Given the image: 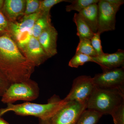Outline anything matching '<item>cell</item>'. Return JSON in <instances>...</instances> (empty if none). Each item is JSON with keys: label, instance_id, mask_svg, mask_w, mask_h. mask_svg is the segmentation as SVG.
Wrapping results in <instances>:
<instances>
[{"label": "cell", "instance_id": "cell-17", "mask_svg": "<svg viewBox=\"0 0 124 124\" xmlns=\"http://www.w3.org/2000/svg\"><path fill=\"white\" fill-rule=\"evenodd\" d=\"M79 40V42L76 50V54H83L92 57L98 56L93 48L90 40L84 38H80Z\"/></svg>", "mask_w": 124, "mask_h": 124}, {"label": "cell", "instance_id": "cell-12", "mask_svg": "<svg viewBox=\"0 0 124 124\" xmlns=\"http://www.w3.org/2000/svg\"><path fill=\"white\" fill-rule=\"evenodd\" d=\"M25 0H5L1 11L10 22H15L24 16Z\"/></svg>", "mask_w": 124, "mask_h": 124}, {"label": "cell", "instance_id": "cell-27", "mask_svg": "<svg viewBox=\"0 0 124 124\" xmlns=\"http://www.w3.org/2000/svg\"><path fill=\"white\" fill-rule=\"evenodd\" d=\"M40 124H51V119L42 120H40Z\"/></svg>", "mask_w": 124, "mask_h": 124}, {"label": "cell", "instance_id": "cell-3", "mask_svg": "<svg viewBox=\"0 0 124 124\" xmlns=\"http://www.w3.org/2000/svg\"><path fill=\"white\" fill-rule=\"evenodd\" d=\"M124 103V92L117 89L101 88L94 86L87 101L86 108L99 112L103 115H111Z\"/></svg>", "mask_w": 124, "mask_h": 124}, {"label": "cell", "instance_id": "cell-1", "mask_svg": "<svg viewBox=\"0 0 124 124\" xmlns=\"http://www.w3.org/2000/svg\"><path fill=\"white\" fill-rule=\"evenodd\" d=\"M35 68L10 36L0 37V73L10 85L30 79Z\"/></svg>", "mask_w": 124, "mask_h": 124}, {"label": "cell", "instance_id": "cell-21", "mask_svg": "<svg viewBox=\"0 0 124 124\" xmlns=\"http://www.w3.org/2000/svg\"><path fill=\"white\" fill-rule=\"evenodd\" d=\"M26 6L23 16L30 15L38 12L40 6V0H26Z\"/></svg>", "mask_w": 124, "mask_h": 124}, {"label": "cell", "instance_id": "cell-29", "mask_svg": "<svg viewBox=\"0 0 124 124\" xmlns=\"http://www.w3.org/2000/svg\"><path fill=\"white\" fill-rule=\"evenodd\" d=\"M4 0H0V10H1L2 9L3 5H4Z\"/></svg>", "mask_w": 124, "mask_h": 124}, {"label": "cell", "instance_id": "cell-5", "mask_svg": "<svg viewBox=\"0 0 124 124\" xmlns=\"http://www.w3.org/2000/svg\"><path fill=\"white\" fill-rule=\"evenodd\" d=\"M94 86L101 88L117 89L124 92V67L103 71L93 78Z\"/></svg>", "mask_w": 124, "mask_h": 124}, {"label": "cell", "instance_id": "cell-26", "mask_svg": "<svg viewBox=\"0 0 124 124\" xmlns=\"http://www.w3.org/2000/svg\"><path fill=\"white\" fill-rule=\"evenodd\" d=\"M108 2L112 4L121 7L124 3V1L123 0H107Z\"/></svg>", "mask_w": 124, "mask_h": 124}, {"label": "cell", "instance_id": "cell-13", "mask_svg": "<svg viewBox=\"0 0 124 124\" xmlns=\"http://www.w3.org/2000/svg\"><path fill=\"white\" fill-rule=\"evenodd\" d=\"M93 33L97 32L98 8V4L89 6L78 13Z\"/></svg>", "mask_w": 124, "mask_h": 124}, {"label": "cell", "instance_id": "cell-9", "mask_svg": "<svg viewBox=\"0 0 124 124\" xmlns=\"http://www.w3.org/2000/svg\"><path fill=\"white\" fill-rule=\"evenodd\" d=\"M20 50L28 60L35 67L39 66L49 58L38 39L33 36Z\"/></svg>", "mask_w": 124, "mask_h": 124}, {"label": "cell", "instance_id": "cell-7", "mask_svg": "<svg viewBox=\"0 0 124 124\" xmlns=\"http://www.w3.org/2000/svg\"><path fill=\"white\" fill-rule=\"evenodd\" d=\"M98 8V32L114 31L116 29V15L120 6L108 2L107 0H100Z\"/></svg>", "mask_w": 124, "mask_h": 124}, {"label": "cell", "instance_id": "cell-11", "mask_svg": "<svg viewBox=\"0 0 124 124\" xmlns=\"http://www.w3.org/2000/svg\"><path fill=\"white\" fill-rule=\"evenodd\" d=\"M58 35L57 31L52 25L45 30L38 37V41L49 58L57 54Z\"/></svg>", "mask_w": 124, "mask_h": 124}, {"label": "cell", "instance_id": "cell-10", "mask_svg": "<svg viewBox=\"0 0 124 124\" xmlns=\"http://www.w3.org/2000/svg\"><path fill=\"white\" fill-rule=\"evenodd\" d=\"M96 63L101 67L103 71L124 67V51L119 49L112 54L104 53L93 57Z\"/></svg>", "mask_w": 124, "mask_h": 124}, {"label": "cell", "instance_id": "cell-23", "mask_svg": "<svg viewBox=\"0 0 124 124\" xmlns=\"http://www.w3.org/2000/svg\"><path fill=\"white\" fill-rule=\"evenodd\" d=\"M111 115L115 124H124V103L116 108Z\"/></svg>", "mask_w": 124, "mask_h": 124}, {"label": "cell", "instance_id": "cell-8", "mask_svg": "<svg viewBox=\"0 0 124 124\" xmlns=\"http://www.w3.org/2000/svg\"><path fill=\"white\" fill-rule=\"evenodd\" d=\"M86 109V103L75 101L67 102L51 118V124H76Z\"/></svg>", "mask_w": 124, "mask_h": 124}, {"label": "cell", "instance_id": "cell-6", "mask_svg": "<svg viewBox=\"0 0 124 124\" xmlns=\"http://www.w3.org/2000/svg\"><path fill=\"white\" fill-rule=\"evenodd\" d=\"M94 87L93 78L90 76L78 77L73 80L70 91L63 100L66 102L87 103Z\"/></svg>", "mask_w": 124, "mask_h": 124}, {"label": "cell", "instance_id": "cell-4", "mask_svg": "<svg viewBox=\"0 0 124 124\" xmlns=\"http://www.w3.org/2000/svg\"><path fill=\"white\" fill-rule=\"evenodd\" d=\"M37 83L31 79L11 84L2 96L1 101L6 104L19 101L29 102L37 99L39 94Z\"/></svg>", "mask_w": 124, "mask_h": 124}, {"label": "cell", "instance_id": "cell-14", "mask_svg": "<svg viewBox=\"0 0 124 124\" xmlns=\"http://www.w3.org/2000/svg\"><path fill=\"white\" fill-rule=\"evenodd\" d=\"M73 21L77 27V35L79 38H84L90 40L94 33L79 13H75Z\"/></svg>", "mask_w": 124, "mask_h": 124}, {"label": "cell", "instance_id": "cell-25", "mask_svg": "<svg viewBox=\"0 0 124 124\" xmlns=\"http://www.w3.org/2000/svg\"><path fill=\"white\" fill-rule=\"evenodd\" d=\"M10 85L0 73V96L2 97Z\"/></svg>", "mask_w": 124, "mask_h": 124}, {"label": "cell", "instance_id": "cell-19", "mask_svg": "<svg viewBox=\"0 0 124 124\" xmlns=\"http://www.w3.org/2000/svg\"><path fill=\"white\" fill-rule=\"evenodd\" d=\"M88 62L95 63L93 57L82 54H76L69 62V66L72 68H77Z\"/></svg>", "mask_w": 124, "mask_h": 124}, {"label": "cell", "instance_id": "cell-15", "mask_svg": "<svg viewBox=\"0 0 124 124\" xmlns=\"http://www.w3.org/2000/svg\"><path fill=\"white\" fill-rule=\"evenodd\" d=\"M51 25L50 15L41 14L33 25L32 29V36L38 39L41 34Z\"/></svg>", "mask_w": 124, "mask_h": 124}, {"label": "cell", "instance_id": "cell-22", "mask_svg": "<svg viewBox=\"0 0 124 124\" xmlns=\"http://www.w3.org/2000/svg\"><path fill=\"white\" fill-rule=\"evenodd\" d=\"M10 22L0 10V37L9 34Z\"/></svg>", "mask_w": 124, "mask_h": 124}, {"label": "cell", "instance_id": "cell-16", "mask_svg": "<svg viewBox=\"0 0 124 124\" xmlns=\"http://www.w3.org/2000/svg\"><path fill=\"white\" fill-rule=\"evenodd\" d=\"M102 116L96 111L86 108L80 116L76 124H97Z\"/></svg>", "mask_w": 124, "mask_h": 124}, {"label": "cell", "instance_id": "cell-18", "mask_svg": "<svg viewBox=\"0 0 124 124\" xmlns=\"http://www.w3.org/2000/svg\"><path fill=\"white\" fill-rule=\"evenodd\" d=\"M99 0H70V4L67 5L66 11L70 12L73 10L77 11L78 13L88 7L94 4H98Z\"/></svg>", "mask_w": 124, "mask_h": 124}, {"label": "cell", "instance_id": "cell-24", "mask_svg": "<svg viewBox=\"0 0 124 124\" xmlns=\"http://www.w3.org/2000/svg\"><path fill=\"white\" fill-rule=\"evenodd\" d=\"M100 35L101 34L97 32L94 33V35L90 39L92 46L98 56L102 55L104 53L102 49Z\"/></svg>", "mask_w": 124, "mask_h": 124}, {"label": "cell", "instance_id": "cell-28", "mask_svg": "<svg viewBox=\"0 0 124 124\" xmlns=\"http://www.w3.org/2000/svg\"><path fill=\"white\" fill-rule=\"evenodd\" d=\"M0 124H9L0 116Z\"/></svg>", "mask_w": 124, "mask_h": 124}, {"label": "cell", "instance_id": "cell-20", "mask_svg": "<svg viewBox=\"0 0 124 124\" xmlns=\"http://www.w3.org/2000/svg\"><path fill=\"white\" fill-rule=\"evenodd\" d=\"M70 0H40L39 11L41 15H50V10L55 5L62 2H70Z\"/></svg>", "mask_w": 124, "mask_h": 124}, {"label": "cell", "instance_id": "cell-2", "mask_svg": "<svg viewBox=\"0 0 124 124\" xmlns=\"http://www.w3.org/2000/svg\"><path fill=\"white\" fill-rule=\"evenodd\" d=\"M67 102L57 95H54L46 104H38L29 102L19 104L10 103L7 104L5 108L0 109V116L8 112L12 111L17 115L32 116L42 120L51 119Z\"/></svg>", "mask_w": 124, "mask_h": 124}]
</instances>
